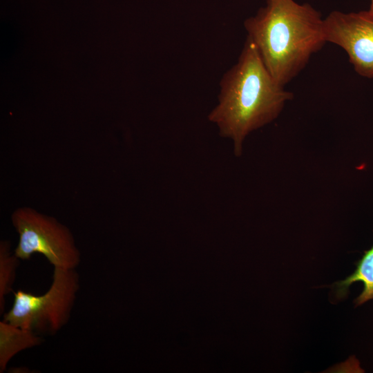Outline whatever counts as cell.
Returning a JSON list of instances; mask_svg holds the SVG:
<instances>
[{
	"label": "cell",
	"instance_id": "6da1fadb",
	"mask_svg": "<svg viewBox=\"0 0 373 373\" xmlns=\"http://www.w3.org/2000/svg\"><path fill=\"white\" fill-rule=\"evenodd\" d=\"M291 99L293 93L274 79L247 38L237 62L221 79L218 102L208 119L221 137L231 140L239 157L246 137L276 119Z\"/></svg>",
	"mask_w": 373,
	"mask_h": 373
},
{
	"label": "cell",
	"instance_id": "7a4b0ae2",
	"mask_svg": "<svg viewBox=\"0 0 373 373\" xmlns=\"http://www.w3.org/2000/svg\"><path fill=\"white\" fill-rule=\"evenodd\" d=\"M244 26L266 68L283 86L327 42L321 13L310 4L294 0H267Z\"/></svg>",
	"mask_w": 373,
	"mask_h": 373
},
{
	"label": "cell",
	"instance_id": "3957f363",
	"mask_svg": "<svg viewBox=\"0 0 373 373\" xmlns=\"http://www.w3.org/2000/svg\"><path fill=\"white\" fill-rule=\"evenodd\" d=\"M79 289L75 269L54 267L52 283L39 296L17 290L11 309L3 321L37 334L53 335L69 321Z\"/></svg>",
	"mask_w": 373,
	"mask_h": 373
},
{
	"label": "cell",
	"instance_id": "277c9868",
	"mask_svg": "<svg viewBox=\"0 0 373 373\" xmlns=\"http://www.w3.org/2000/svg\"><path fill=\"white\" fill-rule=\"evenodd\" d=\"M11 220L19 235L14 254L20 260L40 254L54 267L75 269L79 266L81 253L75 238L70 229L55 218L21 207L13 212Z\"/></svg>",
	"mask_w": 373,
	"mask_h": 373
},
{
	"label": "cell",
	"instance_id": "5b68a950",
	"mask_svg": "<svg viewBox=\"0 0 373 373\" xmlns=\"http://www.w3.org/2000/svg\"><path fill=\"white\" fill-rule=\"evenodd\" d=\"M324 32L327 42L346 52L359 75L373 78V14L333 11L324 19Z\"/></svg>",
	"mask_w": 373,
	"mask_h": 373
},
{
	"label": "cell",
	"instance_id": "8992f818",
	"mask_svg": "<svg viewBox=\"0 0 373 373\" xmlns=\"http://www.w3.org/2000/svg\"><path fill=\"white\" fill-rule=\"evenodd\" d=\"M43 338L36 332L0 321V372H3L9 361L19 352L38 346Z\"/></svg>",
	"mask_w": 373,
	"mask_h": 373
},
{
	"label": "cell",
	"instance_id": "52a82bcc",
	"mask_svg": "<svg viewBox=\"0 0 373 373\" xmlns=\"http://www.w3.org/2000/svg\"><path fill=\"white\" fill-rule=\"evenodd\" d=\"M356 282L363 283V290L356 298V306L361 305L373 299V245L364 252L358 261L355 271L345 279L336 283V294L339 298L345 296L350 286Z\"/></svg>",
	"mask_w": 373,
	"mask_h": 373
},
{
	"label": "cell",
	"instance_id": "ba28073f",
	"mask_svg": "<svg viewBox=\"0 0 373 373\" xmlns=\"http://www.w3.org/2000/svg\"><path fill=\"white\" fill-rule=\"evenodd\" d=\"M20 259L10 251L8 240L0 242V312L5 309V297L12 288Z\"/></svg>",
	"mask_w": 373,
	"mask_h": 373
},
{
	"label": "cell",
	"instance_id": "9c48e42d",
	"mask_svg": "<svg viewBox=\"0 0 373 373\" xmlns=\"http://www.w3.org/2000/svg\"><path fill=\"white\" fill-rule=\"evenodd\" d=\"M368 11L373 14V0H370V5Z\"/></svg>",
	"mask_w": 373,
	"mask_h": 373
}]
</instances>
